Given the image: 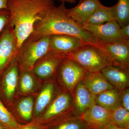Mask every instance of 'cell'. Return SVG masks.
Listing matches in <instances>:
<instances>
[{
	"label": "cell",
	"instance_id": "cell-13",
	"mask_svg": "<svg viewBox=\"0 0 129 129\" xmlns=\"http://www.w3.org/2000/svg\"><path fill=\"white\" fill-rule=\"evenodd\" d=\"M111 112L95 103L81 117L90 129H105L111 122Z\"/></svg>",
	"mask_w": 129,
	"mask_h": 129
},
{
	"label": "cell",
	"instance_id": "cell-35",
	"mask_svg": "<svg viewBox=\"0 0 129 129\" xmlns=\"http://www.w3.org/2000/svg\"><path fill=\"white\" fill-rule=\"evenodd\" d=\"M83 1V0H80L79 2L81 1Z\"/></svg>",
	"mask_w": 129,
	"mask_h": 129
},
{
	"label": "cell",
	"instance_id": "cell-31",
	"mask_svg": "<svg viewBox=\"0 0 129 129\" xmlns=\"http://www.w3.org/2000/svg\"><path fill=\"white\" fill-rule=\"evenodd\" d=\"M105 129H127L116 125L111 122Z\"/></svg>",
	"mask_w": 129,
	"mask_h": 129
},
{
	"label": "cell",
	"instance_id": "cell-2",
	"mask_svg": "<svg viewBox=\"0 0 129 129\" xmlns=\"http://www.w3.org/2000/svg\"><path fill=\"white\" fill-rule=\"evenodd\" d=\"M54 6L53 0H8L10 24L14 27L18 48L33 32L42 13Z\"/></svg>",
	"mask_w": 129,
	"mask_h": 129
},
{
	"label": "cell",
	"instance_id": "cell-27",
	"mask_svg": "<svg viewBox=\"0 0 129 129\" xmlns=\"http://www.w3.org/2000/svg\"><path fill=\"white\" fill-rule=\"evenodd\" d=\"M10 14L7 8L0 9V35L10 24Z\"/></svg>",
	"mask_w": 129,
	"mask_h": 129
},
{
	"label": "cell",
	"instance_id": "cell-8",
	"mask_svg": "<svg viewBox=\"0 0 129 129\" xmlns=\"http://www.w3.org/2000/svg\"><path fill=\"white\" fill-rule=\"evenodd\" d=\"M83 25L84 28L90 33L97 40L99 41L114 42L127 40L122 36L120 27L116 20L100 25L86 24Z\"/></svg>",
	"mask_w": 129,
	"mask_h": 129
},
{
	"label": "cell",
	"instance_id": "cell-5",
	"mask_svg": "<svg viewBox=\"0 0 129 129\" xmlns=\"http://www.w3.org/2000/svg\"><path fill=\"white\" fill-rule=\"evenodd\" d=\"M88 73L78 63L66 57L59 64L56 74L66 90L73 94L76 85Z\"/></svg>",
	"mask_w": 129,
	"mask_h": 129
},
{
	"label": "cell",
	"instance_id": "cell-24",
	"mask_svg": "<svg viewBox=\"0 0 129 129\" xmlns=\"http://www.w3.org/2000/svg\"><path fill=\"white\" fill-rule=\"evenodd\" d=\"M111 122L127 129L129 128V111L120 106L112 111Z\"/></svg>",
	"mask_w": 129,
	"mask_h": 129
},
{
	"label": "cell",
	"instance_id": "cell-17",
	"mask_svg": "<svg viewBox=\"0 0 129 129\" xmlns=\"http://www.w3.org/2000/svg\"><path fill=\"white\" fill-rule=\"evenodd\" d=\"M57 117L49 125L48 129H91L81 117L72 109Z\"/></svg>",
	"mask_w": 129,
	"mask_h": 129
},
{
	"label": "cell",
	"instance_id": "cell-7",
	"mask_svg": "<svg viewBox=\"0 0 129 129\" xmlns=\"http://www.w3.org/2000/svg\"><path fill=\"white\" fill-rule=\"evenodd\" d=\"M18 50L14 27L9 24L0 35V76L16 58Z\"/></svg>",
	"mask_w": 129,
	"mask_h": 129
},
{
	"label": "cell",
	"instance_id": "cell-23",
	"mask_svg": "<svg viewBox=\"0 0 129 129\" xmlns=\"http://www.w3.org/2000/svg\"><path fill=\"white\" fill-rule=\"evenodd\" d=\"M115 5L116 21L120 28L129 24V0H118Z\"/></svg>",
	"mask_w": 129,
	"mask_h": 129
},
{
	"label": "cell",
	"instance_id": "cell-10",
	"mask_svg": "<svg viewBox=\"0 0 129 129\" xmlns=\"http://www.w3.org/2000/svg\"><path fill=\"white\" fill-rule=\"evenodd\" d=\"M19 72L16 57L1 75L2 79L0 83V91L2 96L6 101H10L14 96L17 85Z\"/></svg>",
	"mask_w": 129,
	"mask_h": 129
},
{
	"label": "cell",
	"instance_id": "cell-11",
	"mask_svg": "<svg viewBox=\"0 0 129 129\" xmlns=\"http://www.w3.org/2000/svg\"><path fill=\"white\" fill-rule=\"evenodd\" d=\"M73 94L66 90L56 96L47 107L42 117V121H47L58 117L72 109Z\"/></svg>",
	"mask_w": 129,
	"mask_h": 129
},
{
	"label": "cell",
	"instance_id": "cell-20",
	"mask_svg": "<svg viewBox=\"0 0 129 129\" xmlns=\"http://www.w3.org/2000/svg\"><path fill=\"white\" fill-rule=\"evenodd\" d=\"M121 91L115 88L105 91L96 96L95 104L112 112L121 106Z\"/></svg>",
	"mask_w": 129,
	"mask_h": 129
},
{
	"label": "cell",
	"instance_id": "cell-14",
	"mask_svg": "<svg viewBox=\"0 0 129 129\" xmlns=\"http://www.w3.org/2000/svg\"><path fill=\"white\" fill-rule=\"evenodd\" d=\"M50 42L51 50L66 56L89 44L78 37L63 35L50 36Z\"/></svg>",
	"mask_w": 129,
	"mask_h": 129
},
{
	"label": "cell",
	"instance_id": "cell-12",
	"mask_svg": "<svg viewBox=\"0 0 129 129\" xmlns=\"http://www.w3.org/2000/svg\"><path fill=\"white\" fill-rule=\"evenodd\" d=\"M73 96L72 110L79 117H81L88 109L95 103L96 96L88 90L82 81L76 85Z\"/></svg>",
	"mask_w": 129,
	"mask_h": 129
},
{
	"label": "cell",
	"instance_id": "cell-26",
	"mask_svg": "<svg viewBox=\"0 0 129 129\" xmlns=\"http://www.w3.org/2000/svg\"><path fill=\"white\" fill-rule=\"evenodd\" d=\"M0 122L9 129H12L19 125L14 117L3 104L0 96Z\"/></svg>",
	"mask_w": 129,
	"mask_h": 129
},
{
	"label": "cell",
	"instance_id": "cell-3",
	"mask_svg": "<svg viewBox=\"0 0 129 129\" xmlns=\"http://www.w3.org/2000/svg\"><path fill=\"white\" fill-rule=\"evenodd\" d=\"M66 57L75 61L89 73L101 72L111 64L100 49L91 44H86Z\"/></svg>",
	"mask_w": 129,
	"mask_h": 129
},
{
	"label": "cell",
	"instance_id": "cell-28",
	"mask_svg": "<svg viewBox=\"0 0 129 129\" xmlns=\"http://www.w3.org/2000/svg\"><path fill=\"white\" fill-rule=\"evenodd\" d=\"M120 99L121 106L129 111V87L121 90Z\"/></svg>",
	"mask_w": 129,
	"mask_h": 129
},
{
	"label": "cell",
	"instance_id": "cell-32",
	"mask_svg": "<svg viewBox=\"0 0 129 129\" xmlns=\"http://www.w3.org/2000/svg\"><path fill=\"white\" fill-rule=\"evenodd\" d=\"M8 0H0V9L7 8Z\"/></svg>",
	"mask_w": 129,
	"mask_h": 129
},
{
	"label": "cell",
	"instance_id": "cell-19",
	"mask_svg": "<svg viewBox=\"0 0 129 129\" xmlns=\"http://www.w3.org/2000/svg\"><path fill=\"white\" fill-rule=\"evenodd\" d=\"M56 89L54 83L48 82L40 92L36 102L34 109L35 117H37L47 108L55 97Z\"/></svg>",
	"mask_w": 129,
	"mask_h": 129
},
{
	"label": "cell",
	"instance_id": "cell-22",
	"mask_svg": "<svg viewBox=\"0 0 129 129\" xmlns=\"http://www.w3.org/2000/svg\"><path fill=\"white\" fill-rule=\"evenodd\" d=\"M19 89L24 94H29L35 87V76L32 69L25 70L20 71Z\"/></svg>",
	"mask_w": 129,
	"mask_h": 129
},
{
	"label": "cell",
	"instance_id": "cell-33",
	"mask_svg": "<svg viewBox=\"0 0 129 129\" xmlns=\"http://www.w3.org/2000/svg\"><path fill=\"white\" fill-rule=\"evenodd\" d=\"M61 2H69L71 3H75L76 2V0H57Z\"/></svg>",
	"mask_w": 129,
	"mask_h": 129
},
{
	"label": "cell",
	"instance_id": "cell-9",
	"mask_svg": "<svg viewBox=\"0 0 129 129\" xmlns=\"http://www.w3.org/2000/svg\"><path fill=\"white\" fill-rule=\"evenodd\" d=\"M66 56L51 50L38 60L32 68L36 76L41 79H47L56 74L59 64Z\"/></svg>",
	"mask_w": 129,
	"mask_h": 129
},
{
	"label": "cell",
	"instance_id": "cell-34",
	"mask_svg": "<svg viewBox=\"0 0 129 129\" xmlns=\"http://www.w3.org/2000/svg\"><path fill=\"white\" fill-rule=\"evenodd\" d=\"M0 129H9L5 125L0 122Z\"/></svg>",
	"mask_w": 129,
	"mask_h": 129
},
{
	"label": "cell",
	"instance_id": "cell-1",
	"mask_svg": "<svg viewBox=\"0 0 129 129\" xmlns=\"http://www.w3.org/2000/svg\"><path fill=\"white\" fill-rule=\"evenodd\" d=\"M67 10L64 3L61 2L58 6L45 11L35 23L33 32L24 42L35 41L45 36L63 35L78 37L95 45L96 39L83 25L73 20Z\"/></svg>",
	"mask_w": 129,
	"mask_h": 129
},
{
	"label": "cell",
	"instance_id": "cell-30",
	"mask_svg": "<svg viewBox=\"0 0 129 129\" xmlns=\"http://www.w3.org/2000/svg\"><path fill=\"white\" fill-rule=\"evenodd\" d=\"M120 31L125 39L129 40V24L120 28Z\"/></svg>",
	"mask_w": 129,
	"mask_h": 129
},
{
	"label": "cell",
	"instance_id": "cell-6",
	"mask_svg": "<svg viewBox=\"0 0 129 129\" xmlns=\"http://www.w3.org/2000/svg\"><path fill=\"white\" fill-rule=\"evenodd\" d=\"M94 46L100 49L110 64L129 69V40L114 42L97 40Z\"/></svg>",
	"mask_w": 129,
	"mask_h": 129
},
{
	"label": "cell",
	"instance_id": "cell-15",
	"mask_svg": "<svg viewBox=\"0 0 129 129\" xmlns=\"http://www.w3.org/2000/svg\"><path fill=\"white\" fill-rule=\"evenodd\" d=\"M102 5L99 0H83L75 7L68 9V14L81 25L87 24L94 12Z\"/></svg>",
	"mask_w": 129,
	"mask_h": 129
},
{
	"label": "cell",
	"instance_id": "cell-25",
	"mask_svg": "<svg viewBox=\"0 0 129 129\" xmlns=\"http://www.w3.org/2000/svg\"><path fill=\"white\" fill-rule=\"evenodd\" d=\"M18 111L21 118L25 121L32 119L34 109V99L32 97L23 98L19 102Z\"/></svg>",
	"mask_w": 129,
	"mask_h": 129
},
{
	"label": "cell",
	"instance_id": "cell-29",
	"mask_svg": "<svg viewBox=\"0 0 129 129\" xmlns=\"http://www.w3.org/2000/svg\"><path fill=\"white\" fill-rule=\"evenodd\" d=\"M12 129H44V127L39 123L34 122L24 125L19 124L17 127Z\"/></svg>",
	"mask_w": 129,
	"mask_h": 129
},
{
	"label": "cell",
	"instance_id": "cell-21",
	"mask_svg": "<svg viewBox=\"0 0 129 129\" xmlns=\"http://www.w3.org/2000/svg\"><path fill=\"white\" fill-rule=\"evenodd\" d=\"M114 20L116 21L115 5L107 7L102 4L94 12L87 24L100 25Z\"/></svg>",
	"mask_w": 129,
	"mask_h": 129
},
{
	"label": "cell",
	"instance_id": "cell-4",
	"mask_svg": "<svg viewBox=\"0 0 129 129\" xmlns=\"http://www.w3.org/2000/svg\"><path fill=\"white\" fill-rule=\"evenodd\" d=\"M51 50L50 36L32 42H23L19 48L17 56L20 71L32 69L37 61Z\"/></svg>",
	"mask_w": 129,
	"mask_h": 129
},
{
	"label": "cell",
	"instance_id": "cell-16",
	"mask_svg": "<svg viewBox=\"0 0 129 129\" xmlns=\"http://www.w3.org/2000/svg\"><path fill=\"white\" fill-rule=\"evenodd\" d=\"M101 72L114 88L122 90L128 88V69L109 64L102 70Z\"/></svg>",
	"mask_w": 129,
	"mask_h": 129
},
{
	"label": "cell",
	"instance_id": "cell-18",
	"mask_svg": "<svg viewBox=\"0 0 129 129\" xmlns=\"http://www.w3.org/2000/svg\"><path fill=\"white\" fill-rule=\"evenodd\" d=\"M82 81L88 90L95 96L107 90L114 88L101 72H88Z\"/></svg>",
	"mask_w": 129,
	"mask_h": 129
}]
</instances>
